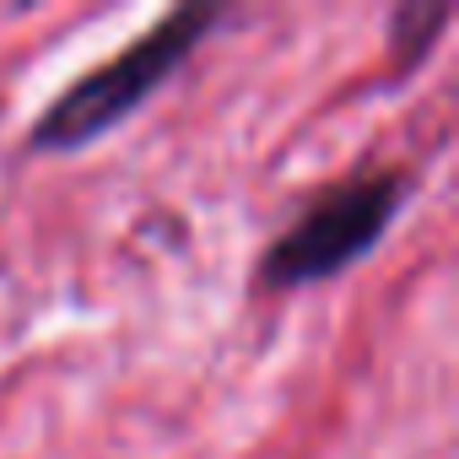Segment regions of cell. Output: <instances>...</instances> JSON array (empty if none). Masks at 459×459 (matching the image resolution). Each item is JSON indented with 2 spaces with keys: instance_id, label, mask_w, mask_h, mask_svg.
Masks as SVG:
<instances>
[{
  "instance_id": "cell-2",
  "label": "cell",
  "mask_w": 459,
  "mask_h": 459,
  "mask_svg": "<svg viewBox=\"0 0 459 459\" xmlns=\"http://www.w3.org/2000/svg\"><path fill=\"white\" fill-rule=\"evenodd\" d=\"M405 178L400 173H373L357 178L346 189H335L330 200H319L287 238L271 244L265 255V281L271 287H314L341 276L351 260H362L384 233L405 200Z\"/></svg>"
},
{
  "instance_id": "cell-1",
  "label": "cell",
  "mask_w": 459,
  "mask_h": 459,
  "mask_svg": "<svg viewBox=\"0 0 459 459\" xmlns=\"http://www.w3.org/2000/svg\"><path fill=\"white\" fill-rule=\"evenodd\" d=\"M216 22L211 6H178L173 17H162L152 33H141L119 60L98 65L92 76H82L33 130V146L39 152H76L98 135H108L114 125H125L184 60L189 49L205 39V28Z\"/></svg>"
}]
</instances>
